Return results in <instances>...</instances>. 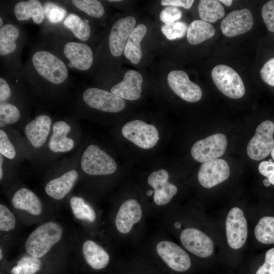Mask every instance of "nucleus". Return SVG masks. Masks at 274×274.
I'll return each instance as SVG.
<instances>
[{"mask_svg":"<svg viewBox=\"0 0 274 274\" xmlns=\"http://www.w3.org/2000/svg\"><path fill=\"white\" fill-rule=\"evenodd\" d=\"M28 80L52 86L63 84L68 79V67L55 52L39 48L32 52L25 66Z\"/></svg>","mask_w":274,"mask_h":274,"instance_id":"f257e3e1","label":"nucleus"},{"mask_svg":"<svg viewBox=\"0 0 274 274\" xmlns=\"http://www.w3.org/2000/svg\"><path fill=\"white\" fill-rule=\"evenodd\" d=\"M63 228L57 222H46L35 229L29 235L25 245L26 252L40 258L45 255L61 239Z\"/></svg>","mask_w":274,"mask_h":274,"instance_id":"f03ea898","label":"nucleus"},{"mask_svg":"<svg viewBox=\"0 0 274 274\" xmlns=\"http://www.w3.org/2000/svg\"><path fill=\"white\" fill-rule=\"evenodd\" d=\"M82 169L93 176L109 175L117 169L115 161L95 145H89L84 151L80 162Z\"/></svg>","mask_w":274,"mask_h":274,"instance_id":"7ed1b4c3","label":"nucleus"},{"mask_svg":"<svg viewBox=\"0 0 274 274\" xmlns=\"http://www.w3.org/2000/svg\"><path fill=\"white\" fill-rule=\"evenodd\" d=\"M211 76L217 88L227 97L237 99L245 93L244 83L239 75L231 67L219 64L212 70Z\"/></svg>","mask_w":274,"mask_h":274,"instance_id":"20e7f679","label":"nucleus"},{"mask_svg":"<svg viewBox=\"0 0 274 274\" xmlns=\"http://www.w3.org/2000/svg\"><path fill=\"white\" fill-rule=\"evenodd\" d=\"M60 53L68 67L79 71L89 70L93 62V52L88 45L81 42L59 40Z\"/></svg>","mask_w":274,"mask_h":274,"instance_id":"39448f33","label":"nucleus"},{"mask_svg":"<svg viewBox=\"0 0 274 274\" xmlns=\"http://www.w3.org/2000/svg\"><path fill=\"white\" fill-rule=\"evenodd\" d=\"M273 133L274 123L272 121L265 120L258 125L247 147V154L250 158L261 160L271 152L274 148Z\"/></svg>","mask_w":274,"mask_h":274,"instance_id":"423d86ee","label":"nucleus"},{"mask_svg":"<svg viewBox=\"0 0 274 274\" xmlns=\"http://www.w3.org/2000/svg\"><path fill=\"white\" fill-rule=\"evenodd\" d=\"M121 132L125 139L145 149L154 147L159 140L156 127L140 120H133L124 124Z\"/></svg>","mask_w":274,"mask_h":274,"instance_id":"0eeeda50","label":"nucleus"},{"mask_svg":"<svg viewBox=\"0 0 274 274\" xmlns=\"http://www.w3.org/2000/svg\"><path fill=\"white\" fill-rule=\"evenodd\" d=\"M83 101L90 108L105 112L117 113L125 107L124 100L111 92L90 87L82 94Z\"/></svg>","mask_w":274,"mask_h":274,"instance_id":"6e6552de","label":"nucleus"},{"mask_svg":"<svg viewBox=\"0 0 274 274\" xmlns=\"http://www.w3.org/2000/svg\"><path fill=\"white\" fill-rule=\"evenodd\" d=\"M227 146L226 136L216 133L197 141L191 148V154L196 161L204 163L222 156Z\"/></svg>","mask_w":274,"mask_h":274,"instance_id":"1a4fd4ad","label":"nucleus"},{"mask_svg":"<svg viewBox=\"0 0 274 274\" xmlns=\"http://www.w3.org/2000/svg\"><path fill=\"white\" fill-rule=\"evenodd\" d=\"M225 228L229 246L235 250L241 248L248 236L247 222L241 209L234 207L229 211L226 219Z\"/></svg>","mask_w":274,"mask_h":274,"instance_id":"9d476101","label":"nucleus"},{"mask_svg":"<svg viewBox=\"0 0 274 274\" xmlns=\"http://www.w3.org/2000/svg\"><path fill=\"white\" fill-rule=\"evenodd\" d=\"M156 250L158 256L171 269L183 272L191 266L189 255L176 244L168 241H162L156 245Z\"/></svg>","mask_w":274,"mask_h":274,"instance_id":"9b49d317","label":"nucleus"},{"mask_svg":"<svg viewBox=\"0 0 274 274\" xmlns=\"http://www.w3.org/2000/svg\"><path fill=\"white\" fill-rule=\"evenodd\" d=\"M135 24V18L131 16L120 18L113 24L108 38L109 49L113 56L119 57L124 52Z\"/></svg>","mask_w":274,"mask_h":274,"instance_id":"f8f14e48","label":"nucleus"},{"mask_svg":"<svg viewBox=\"0 0 274 274\" xmlns=\"http://www.w3.org/2000/svg\"><path fill=\"white\" fill-rule=\"evenodd\" d=\"M167 82L171 89L183 100L195 102L202 96L200 87L189 79L184 71L174 70L167 75Z\"/></svg>","mask_w":274,"mask_h":274,"instance_id":"ddd939ff","label":"nucleus"},{"mask_svg":"<svg viewBox=\"0 0 274 274\" xmlns=\"http://www.w3.org/2000/svg\"><path fill=\"white\" fill-rule=\"evenodd\" d=\"M183 246L195 255L206 258L214 252V243L211 238L201 231L194 228L184 229L180 234Z\"/></svg>","mask_w":274,"mask_h":274,"instance_id":"4468645a","label":"nucleus"},{"mask_svg":"<svg viewBox=\"0 0 274 274\" xmlns=\"http://www.w3.org/2000/svg\"><path fill=\"white\" fill-rule=\"evenodd\" d=\"M229 175L230 168L227 162L217 158L202 163L197 178L202 187L210 188L227 180Z\"/></svg>","mask_w":274,"mask_h":274,"instance_id":"2eb2a0df","label":"nucleus"},{"mask_svg":"<svg viewBox=\"0 0 274 274\" xmlns=\"http://www.w3.org/2000/svg\"><path fill=\"white\" fill-rule=\"evenodd\" d=\"M254 20L251 11L247 9L229 13L221 23L222 33L233 37L247 32L252 28Z\"/></svg>","mask_w":274,"mask_h":274,"instance_id":"dca6fc26","label":"nucleus"},{"mask_svg":"<svg viewBox=\"0 0 274 274\" xmlns=\"http://www.w3.org/2000/svg\"><path fill=\"white\" fill-rule=\"evenodd\" d=\"M169 175L164 169L151 173L148 178V184L154 189L153 199L158 206L168 203L178 191L177 187L168 181Z\"/></svg>","mask_w":274,"mask_h":274,"instance_id":"f3484780","label":"nucleus"},{"mask_svg":"<svg viewBox=\"0 0 274 274\" xmlns=\"http://www.w3.org/2000/svg\"><path fill=\"white\" fill-rule=\"evenodd\" d=\"M142 217V210L139 202L134 199H128L120 206L115 218V225L119 232L129 233L133 225Z\"/></svg>","mask_w":274,"mask_h":274,"instance_id":"a211bd4d","label":"nucleus"},{"mask_svg":"<svg viewBox=\"0 0 274 274\" xmlns=\"http://www.w3.org/2000/svg\"><path fill=\"white\" fill-rule=\"evenodd\" d=\"M22 31L13 23H6L0 28V56L10 58L18 52L22 44Z\"/></svg>","mask_w":274,"mask_h":274,"instance_id":"6ab92c4d","label":"nucleus"},{"mask_svg":"<svg viewBox=\"0 0 274 274\" xmlns=\"http://www.w3.org/2000/svg\"><path fill=\"white\" fill-rule=\"evenodd\" d=\"M143 81L140 73L128 70L125 73L123 80L111 88V92L123 99H138L141 95Z\"/></svg>","mask_w":274,"mask_h":274,"instance_id":"aec40b11","label":"nucleus"},{"mask_svg":"<svg viewBox=\"0 0 274 274\" xmlns=\"http://www.w3.org/2000/svg\"><path fill=\"white\" fill-rule=\"evenodd\" d=\"M51 124V118L45 114L37 116L26 124L25 134L34 148H40L45 143L50 132Z\"/></svg>","mask_w":274,"mask_h":274,"instance_id":"412c9836","label":"nucleus"},{"mask_svg":"<svg viewBox=\"0 0 274 274\" xmlns=\"http://www.w3.org/2000/svg\"><path fill=\"white\" fill-rule=\"evenodd\" d=\"M13 14L19 22L30 20L36 24H42L45 19L44 7L40 1H21L16 3L13 7Z\"/></svg>","mask_w":274,"mask_h":274,"instance_id":"4be33fe9","label":"nucleus"},{"mask_svg":"<svg viewBox=\"0 0 274 274\" xmlns=\"http://www.w3.org/2000/svg\"><path fill=\"white\" fill-rule=\"evenodd\" d=\"M71 127L63 120L55 122L52 126V133L48 146L49 149L55 153H64L71 151L74 147V141L67 137Z\"/></svg>","mask_w":274,"mask_h":274,"instance_id":"5701e85b","label":"nucleus"},{"mask_svg":"<svg viewBox=\"0 0 274 274\" xmlns=\"http://www.w3.org/2000/svg\"><path fill=\"white\" fill-rule=\"evenodd\" d=\"M78 177V173L76 170H69L49 181L45 186V192L53 198L60 200L70 192Z\"/></svg>","mask_w":274,"mask_h":274,"instance_id":"b1692460","label":"nucleus"},{"mask_svg":"<svg viewBox=\"0 0 274 274\" xmlns=\"http://www.w3.org/2000/svg\"><path fill=\"white\" fill-rule=\"evenodd\" d=\"M12 203L15 209L25 211L33 216H39L43 211V204L39 197L32 191L24 187L15 192L12 198Z\"/></svg>","mask_w":274,"mask_h":274,"instance_id":"393cba45","label":"nucleus"},{"mask_svg":"<svg viewBox=\"0 0 274 274\" xmlns=\"http://www.w3.org/2000/svg\"><path fill=\"white\" fill-rule=\"evenodd\" d=\"M83 257L87 263L96 270L105 268L110 261V256L105 250L94 242L88 240L82 247Z\"/></svg>","mask_w":274,"mask_h":274,"instance_id":"a878e982","label":"nucleus"},{"mask_svg":"<svg viewBox=\"0 0 274 274\" xmlns=\"http://www.w3.org/2000/svg\"><path fill=\"white\" fill-rule=\"evenodd\" d=\"M147 27L139 24L134 28L130 34L124 50L125 57L133 64H138L142 58L141 43L147 33Z\"/></svg>","mask_w":274,"mask_h":274,"instance_id":"bb28decb","label":"nucleus"},{"mask_svg":"<svg viewBox=\"0 0 274 274\" xmlns=\"http://www.w3.org/2000/svg\"><path fill=\"white\" fill-rule=\"evenodd\" d=\"M215 29L210 23L202 20H195L188 27L187 40L191 45H196L212 38Z\"/></svg>","mask_w":274,"mask_h":274,"instance_id":"cd10ccee","label":"nucleus"},{"mask_svg":"<svg viewBox=\"0 0 274 274\" xmlns=\"http://www.w3.org/2000/svg\"><path fill=\"white\" fill-rule=\"evenodd\" d=\"M63 25L79 40L86 42L91 36V28L87 20L76 13L71 12L62 22Z\"/></svg>","mask_w":274,"mask_h":274,"instance_id":"c85d7f7f","label":"nucleus"},{"mask_svg":"<svg viewBox=\"0 0 274 274\" xmlns=\"http://www.w3.org/2000/svg\"><path fill=\"white\" fill-rule=\"evenodd\" d=\"M198 9L200 19L208 23L215 22L225 15L224 7L216 0L199 1Z\"/></svg>","mask_w":274,"mask_h":274,"instance_id":"c756f323","label":"nucleus"},{"mask_svg":"<svg viewBox=\"0 0 274 274\" xmlns=\"http://www.w3.org/2000/svg\"><path fill=\"white\" fill-rule=\"evenodd\" d=\"M254 233L256 239L265 244L274 243V217L265 216L260 219Z\"/></svg>","mask_w":274,"mask_h":274,"instance_id":"7c9ffc66","label":"nucleus"},{"mask_svg":"<svg viewBox=\"0 0 274 274\" xmlns=\"http://www.w3.org/2000/svg\"><path fill=\"white\" fill-rule=\"evenodd\" d=\"M70 205L73 214L77 219L93 222L96 214L93 209L84 199L79 196H73L70 199Z\"/></svg>","mask_w":274,"mask_h":274,"instance_id":"2f4dec72","label":"nucleus"},{"mask_svg":"<svg viewBox=\"0 0 274 274\" xmlns=\"http://www.w3.org/2000/svg\"><path fill=\"white\" fill-rule=\"evenodd\" d=\"M70 3L77 10L93 18H100L105 12L104 6L97 0H72Z\"/></svg>","mask_w":274,"mask_h":274,"instance_id":"473e14b6","label":"nucleus"},{"mask_svg":"<svg viewBox=\"0 0 274 274\" xmlns=\"http://www.w3.org/2000/svg\"><path fill=\"white\" fill-rule=\"evenodd\" d=\"M21 113L14 104L9 102L0 103V127H3L19 121Z\"/></svg>","mask_w":274,"mask_h":274,"instance_id":"72a5a7b5","label":"nucleus"},{"mask_svg":"<svg viewBox=\"0 0 274 274\" xmlns=\"http://www.w3.org/2000/svg\"><path fill=\"white\" fill-rule=\"evenodd\" d=\"M187 29V24L183 21L164 24L161 27V32L169 40L183 38L185 35Z\"/></svg>","mask_w":274,"mask_h":274,"instance_id":"f704fd0d","label":"nucleus"},{"mask_svg":"<svg viewBox=\"0 0 274 274\" xmlns=\"http://www.w3.org/2000/svg\"><path fill=\"white\" fill-rule=\"evenodd\" d=\"M45 17L52 23L63 22L67 16V11L61 6H58L51 3H47L43 6Z\"/></svg>","mask_w":274,"mask_h":274,"instance_id":"c9c22d12","label":"nucleus"},{"mask_svg":"<svg viewBox=\"0 0 274 274\" xmlns=\"http://www.w3.org/2000/svg\"><path fill=\"white\" fill-rule=\"evenodd\" d=\"M21 266L20 274H36L40 270L41 261L32 256H24L17 262Z\"/></svg>","mask_w":274,"mask_h":274,"instance_id":"e433bc0d","label":"nucleus"},{"mask_svg":"<svg viewBox=\"0 0 274 274\" xmlns=\"http://www.w3.org/2000/svg\"><path fill=\"white\" fill-rule=\"evenodd\" d=\"M16 219L14 215L5 206L0 204V230L9 231L15 228Z\"/></svg>","mask_w":274,"mask_h":274,"instance_id":"4c0bfd02","label":"nucleus"},{"mask_svg":"<svg viewBox=\"0 0 274 274\" xmlns=\"http://www.w3.org/2000/svg\"><path fill=\"white\" fill-rule=\"evenodd\" d=\"M0 153L3 156L12 159L16 156V151L6 133L0 130Z\"/></svg>","mask_w":274,"mask_h":274,"instance_id":"58836bf2","label":"nucleus"},{"mask_svg":"<svg viewBox=\"0 0 274 274\" xmlns=\"http://www.w3.org/2000/svg\"><path fill=\"white\" fill-rule=\"evenodd\" d=\"M261 15L267 28L274 32V0L269 1L264 5Z\"/></svg>","mask_w":274,"mask_h":274,"instance_id":"ea45409f","label":"nucleus"},{"mask_svg":"<svg viewBox=\"0 0 274 274\" xmlns=\"http://www.w3.org/2000/svg\"><path fill=\"white\" fill-rule=\"evenodd\" d=\"M182 16L181 11L177 7L168 6L164 8L160 13V19L164 24L176 22Z\"/></svg>","mask_w":274,"mask_h":274,"instance_id":"a19ab883","label":"nucleus"},{"mask_svg":"<svg viewBox=\"0 0 274 274\" xmlns=\"http://www.w3.org/2000/svg\"><path fill=\"white\" fill-rule=\"evenodd\" d=\"M260 73L265 83L274 86V58L270 59L263 65Z\"/></svg>","mask_w":274,"mask_h":274,"instance_id":"79ce46f5","label":"nucleus"},{"mask_svg":"<svg viewBox=\"0 0 274 274\" xmlns=\"http://www.w3.org/2000/svg\"><path fill=\"white\" fill-rule=\"evenodd\" d=\"M256 274H274V248L266 252L264 262Z\"/></svg>","mask_w":274,"mask_h":274,"instance_id":"37998d69","label":"nucleus"},{"mask_svg":"<svg viewBox=\"0 0 274 274\" xmlns=\"http://www.w3.org/2000/svg\"><path fill=\"white\" fill-rule=\"evenodd\" d=\"M258 170L261 175L267 177L270 183L274 185V161L270 159L262 161L258 165Z\"/></svg>","mask_w":274,"mask_h":274,"instance_id":"c03bdc74","label":"nucleus"},{"mask_svg":"<svg viewBox=\"0 0 274 274\" xmlns=\"http://www.w3.org/2000/svg\"><path fill=\"white\" fill-rule=\"evenodd\" d=\"M12 95L9 83L3 77L0 78V103L7 102Z\"/></svg>","mask_w":274,"mask_h":274,"instance_id":"a18cd8bd","label":"nucleus"},{"mask_svg":"<svg viewBox=\"0 0 274 274\" xmlns=\"http://www.w3.org/2000/svg\"><path fill=\"white\" fill-rule=\"evenodd\" d=\"M193 0H162V6L181 7L185 9H190L194 3Z\"/></svg>","mask_w":274,"mask_h":274,"instance_id":"49530a36","label":"nucleus"},{"mask_svg":"<svg viewBox=\"0 0 274 274\" xmlns=\"http://www.w3.org/2000/svg\"><path fill=\"white\" fill-rule=\"evenodd\" d=\"M21 270V266L17 264V265L15 266H14L11 270V274H20Z\"/></svg>","mask_w":274,"mask_h":274,"instance_id":"de8ad7c7","label":"nucleus"},{"mask_svg":"<svg viewBox=\"0 0 274 274\" xmlns=\"http://www.w3.org/2000/svg\"><path fill=\"white\" fill-rule=\"evenodd\" d=\"M3 160V155L1 154L0 155V180H2L3 178V167H2Z\"/></svg>","mask_w":274,"mask_h":274,"instance_id":"09e8293b","label":"nucleus"},{"mask_svg":"<svg viewBox=\"0 0 274 274\" xmlns=\"http://www.w3.org/2000/svg\"><path fill=\"white\" fill-rule=\"evenodd\" d=\"M219 2L222 3L227 6H230L232 3V1L231 0H220Z\"/></svg>","mask_w":274,"mask_h":274,"instance_id":"8fccbe9b","label":"nucleus"},{"mask_svg":"<svg viewBox=\"0 0 274 274\" xmlns=\"http://www.w3.org/2000/svg\"><path fill=\"white\" fill-rule=\"evenodd\" d=\"M263 183L264 186H265L266 187L269 186L271 184L270 182H269V181L268 180V179L267 178H266V179H264L263 181Z\"/></svg>","mask_w":274,"mask_h":274,"instance_id":"3c124183","label":"nucleus"},{"mask_svg":"<svg viewBox=\"0 0 274 274\" xmlns=\"http://www.w3.org/2000/svg\"><path fill=\"white\" fill-rule=\"evenodd\" d=\"M5 23H4V21H3V18L1 16L0 17V28L2 27L4 24Z\"/></svg>","mask_w":274,"mask_h":274,"instance_id":"603ef678","label":"nucleus"},{"mask_svg":"<svg viewBox=\"0 0 274 274\" xmlns=\"http://www.w3.org/2000/svg\"><path fill=\"white\" fill-rule=\"evenodd\" d=\"M270 153H271V156L273 160H274V148L273 149V150H272V151H271V152Z\"/></svg>","mask_w":274,"mask_h":274,"instance_id":"864d4df0","label":"nucleus"},{"mask_svg":"<svg viewBox=\"0 0 274 274\" xmlns=\"http://www.w3.org/2000/svg\"><path fill=\"white\" fill-rule=\"evenodd\" d=\"M2 258H3L2 250V249L1 248V249H0V259L2 260Z\"/></svg>","mask_w":274,"mask_h":274,"instance_id":"5fc2aeb1","label":"nucleus"},{"mask_svg":"<svg viewBox=\"0 0 274 274\" xmlns=\"http://www.w3.org/2000/svg\"><path fill=\"white\" fill-rule=\"evenodd\" d=\"M120 0H112V1H108L109 2H120Z\"/></svg>","mask_w":274,"mask_h":274,"instance_id":"6e6d98bb","label":"nucleus"}]
</instances>
